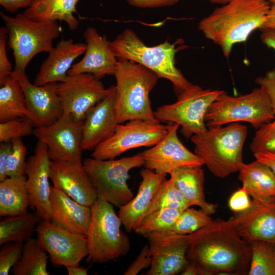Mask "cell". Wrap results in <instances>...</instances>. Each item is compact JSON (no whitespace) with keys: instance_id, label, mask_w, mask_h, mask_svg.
Listing matches in <instances>:
<instances>
[{"instance_id":"cell-1","label":"cell","mask_w":275,"mask_h":275,"mask_svg":"<svg viewBox=\"0 0 275 275\" xmlns=\"http://www.w3.org/2000/svg\"><path fill=\"white\" fill-rule=\"evenodd\" d=\"M187 236V261L197 266L201 275L248 273L251 244L239 234L233 217L212 219Z\"/></svg>"},{"instance_id":"cell-2","label":"cell","mask_w":275,"mask_h":275,"mask_svg":"<svg viewBox=\"0 0 275 275\" xmlns=\"http://www.w3.org/2000/svg\"><path fill=\"white\" fill-rule=\"evenodd\" d=\"M269 4L266 0H232L201 20L198 28L228 58L234 44L245 41L262 27Z\"/></svg>"},{"instance_id":"cell-3","label":"cell","mask_w":275,"mask_h":275,"mask_svg":"<svg viewBox=\"0 0 275 275\" xmlns=\"http://www.w3.org/2000/svg\"><path fill=\"white\" fill-rule=\"evenodd\" d=\"M118 60L114 75L116 81L115 110L118 123L132 120L159 122L151 107L149 95L160 78L141 64L125 59Z\"/></svg>"},{"instance_id":"cell-4","label":"cell","mask_w":275,"mask_h":275,"mask_svg":"<svg viewBox=\"0 0 275 275\" xmlns=\"http://www.w3.org/2000/svg\"><path fill=\"white\" fill-rule=\"evenodd\" d=\"M248 128L239 123L208 128L190 138L194 153L215 177L225 178L238 172Z\"/></svg>"},{"instance_id":"cell-5","label":"cell","mask_w":275,"mask_h":275,"mask_svg":"<svg viewBox=\"0 0 275 275\" xmlns=\"http://www.w3.org/2000/svg\"><path fill=\"white\" fill-rule=\"evenodd\" d=\"M110 46L117 59L141 64L159 78L170 81L178 95L191 84L175 66L178 49L175 43L166 41L156 46H147L132 30L127 29L110 42Z\"/></svg>"},{"instance_id":"cell-6","label":"cell","mask_w":275,"mask_h":275,"mask_svg":"<svg viewBox=\"0 0 275 275\" xmlns=\"http://www.w3.org/2000/svg\"><path fill=\"white\" fill-rule=\"evenodd\" d=\"M0 15L7 30L8 45L14 58L15 67L11 75H25L34 57L53 48V41L60 36L61 28L56 20L36 21L23 13L11 17L1 12Z\"/></svg>"},{"instance_id":"cell-7","label":"cell","mask_w":275,"mask_h":275,"mask_svg":"<svg viewBox=\"0 0 275 275\" xmlns=\"http://www.w3.org/2000/svg\"><path fill=\"white\" fill-rule=\"evenodd\" d=\"M91 217L86 235L87 262L103 263L126 255L130 243L122 231V221L113 205L98 198L91 206Z\"/></svg>"},{"instance_id":"cell-8","label":"cell","mask_w":275,"mask_h":275,"mask_svg":"<svg viewBox=\"0 0 275 275\" xmlns=\"http://www.w3.org/2000/svg\"><path fill=\"white\" fill-rule=\"evenodd\" d=\"M274 118L269 98L260 87L238 96L224 91L209 107L205 122L207 128L245 122L257 129Z\"/></svg>"},{"instance_id":"cell-9","label":"cell","mask_w":275,"mask_h":275,"mask_svg":"<svg viewBox=\"0 0 275 275\" xmlns=\"http://www.w3.org/2000/svg\"><path fill=\"white\" fill-rule=\"evenodd\" d=\"M96 188L98 198L119 207L134 197L127 184L130 171L145 165L141 153L118 159L87 158L82 162Z\"/></svg>"},{"instance_id":"cell-10","label":"cell","mask_w":275,"mask_h":275,"mask_svg":"<svg viewBox=\"0 0 275 275\" xmlns=\"http://www.w3.org/2000/svg\"><path fill=\"white\" fill-rule=\"evenodd\" d=\"M224 90L204 89L191 83L178 95L177 100L160 106L154 111L160 122L176 123L186 139L207 130L205 122L207 111L211 104Z\"/></svg>"},{"instance_id":"cell-11","label":"cell","mask_w":275,"mask_h":275,"mask_svg":"<svg viewBox=\"0 0 275 275\" xmlns=\"http://www.w3.org/2000/svg\"><path fill=\"white\" fill-rule=\"evenodd\" d=\"M167 132V125L159 122L132 120L119 124L114 134L92 151L91 157L100 160L115 159L130 149L154 146Z\"/></svg>"},{"instance_id":"cell-12","label":"cell","mask_w":275,"mask_h":275,"mask_svg":"<svg viewBox=\"0 0 275 275\" xmlns=\"http://www.w3.org/2000/svg\"><path fill=\"white\" fill-rule=\"evenodd\" d=\"M84 121L77 120L63 113L54 122L36 127L33 134L47 147L51 160L82 163V137Z\"/></svg>"},{"instance_id":"cell-13","label":"cell","mask_w":275,"mask_h":275,"mask_svg":"<svg viewBox=\"0 0 275 275\" xmlns=\"http://www.w3.org/2000/svg\"><path fill=\"white\" fill-rule=\"evenodd\" d=\"M37 239L56 267L78 266L89 253L86 236L65 229L50 220L37 225Z\"/></svg>"},{"instance_id":"cell-14","label":"cell","mask_w":275,"mask_h":275,"mask_svg":"<svg viewBox=\"0 0 275 275\" xmlns=\"http://www.w3.org/2000/svg\"><path fill=\"white\" fill-rule=\"evenodd\" d=\"M112 86L105 88L100 79L91 74L68 75L63 82H57L63 113L77 120L84 121L89 112L105 97Z\"/></svg>"},{"instance_id":"cell-15","label":"cell","mask_w":275,"mask_h":275,"mask_svg":"<svg viewBox=\"0 0 275 275\" xmlns=\"http://www.w3.org/2000/svg\"><path fill=\"white\" fill-rule=\"evenodd\" d=\"M168 132L157 144L143 151L146 168L158 174H170L175 170L188 166H203L201 159L190 151L179 140L176 123L167 125Z\"/></svg>"},{"instance_id":"cell-16","label":"cell","mask_w":275,"mask_h":275,"mask_svg":"<svg viewBox=\"0 0 275 275\" xmlns=\"http://www.w3.org/2000/svg\"><path fill=\"white\" fill-rule=\"evenodd\" d=\"M152 257L146 275H175L182 272L187 263V235L162 231L145 236Z\"/></svg>"},{"instance_id":"cell-17","label":"cell","mask_w":275,"mask_h":275,"mask_svg":"<svg viewBox=\"0 0 275 275\" xmlns=\"http://www.w3.org/2000/svg\"><path fill=\"white\" fill-rule=\"evenodd\" d=\"M48 149L38 140L34 154L30 156L25 164L26 184L30 198V208L39 214L42 219L50 220L51 186L49 179L50 163Z\"/></svg>"},{"instance_id":"cell-18","label":"cell","mask_w":275,"mask_h":275,"mask_svg":"<svg viewBox=\"0 0 275 275\" xmlns=\"http://www.w3.org/2000/svg\"><path fill=\"white\" fill-rule=\"evenodd\" d=\"M86 50L82 59L72 65L68 75L89 73L100 79L114 75L118 60L105 36H101L96 29L88 27L83 33Z\"/></svg>"},{"instance_id":"cell-19","label":"cell","mask_w":275,"mask_h":275,"mask_svg":"<svg viewBox=\"0 0 275 275\" xmlns=\"http://www.w3.org/2000/svg\"><path fill=\"white\" fill-rule=\"evenodd\" d=\"M14 77L23 91L27 108L35 126L48 125L62 115L63 110L57 91V82L37 86L31 83L26 74Z\"/></svg>"},{"instance_id":"cell-20","label":"cell","mask_w":275,"mask_h":275,"mask_svg":"<svg viewBox=\"0 0 275 275\" xmlns=\"http://www.w3.org/2000/svg\"><path fill=\"white\" fill-rule=\"evenodd\" d=\"M232 217L239 234L249 243L275 242V197L264 201L252 200L249 208Z\"/></svg>"},{"instance_id":"cell-21","label":"cell","mask_w":275,"mask_h":275,"mask_svg":"<svg viewBox=\"0 0 275 275\" xmlns=\"http://www.w3.org/2000/svg\"><path fill=\"white\" fill-rule=\"evenodd\" d=\"M49 178L64 193L79 203L91 207L98 199L83 163L50 161Z\"/></svg>"},{"instance_id":"cell-22","label":"cell","mask_w":275,"mask_h":275,"mask_svg":"<svg viewBox=\"0 0 275 275\" xmlns=\"http://www.w3.org/2000/svg\"><path fill=\"white\" fill-rule=\"evenodd\" d=\"M88 114L84 121L82 150L93 151L114 133L118 121L116 110V87Z\"/></svg>"},{"instance_id":"cell-23","label":"cell","mask_w":275,"mask_h":275,"mask_svg":"<svg viewBox=\"0 0 275 275\" xmlns=\"http://www.w3.org/2000/svg\"><path fill=\"white\" fill-rule=\"evenodd\" d=\"M50 203L51 222L86 236L91 221V207L76 202L56 184L51 186Z\"/></svg>"},{"instance_id":"cell-24","label":"cell","mask_w":275,"mask_h":275,"mask_svg":"<svg viewBox=\"0 0 275 275\" xmlns=\"http://www.w3.org/2000/svg\"><path fill=\"white\" fill-rule=\"evenodd\" d=\"M86 44L72 39L61 40L42 62L34 84L42 86L65 81L73 61L85 52Z\"/></svg>"},{"instance_id":"cell-25","label":"cell","mask_w":275,"mask_h":275,"mask_svg":"<svg viewBox=\"0 0 275 275\" xmlns=\"http://www.w3.org/2000/svg\"><path fill=\"white\" fill-rule=\"evenodd\" d=\"M140 174L142 181L136 195L119 207L118 216L127 233L134 231L143 221L154 195L167 176L166 174H158L146 168Z\"/></svg>"},{"instance_id":"cell-26","label":"cell","mask_w":275,"mask_h":275,"mask_svg":"<svg viewBox=\"0 0 275 275\" xmlns=\"http://www.w3.org/2000/svg\"><path fill=\"white\" fill-rule=\"evenodd\" d=\"M170 178L191 206L199 207L211 215L215 213L217 205L208 202L204 194V171L202 166L179 168L170 174Z\"/></svg>"},{"instance_id":"cell-27","label":"cell","mask_w":275,"mask_h":275,"mask_svg":"<svg viewBox=\"0 0 275 275\" xmlns=\"http://www.w3.org/2000/svg\"><path fill=\"white\" fill-rule=\"evenodd\" d=\"M238 172L242 187L253 200L264 201L275 197V174L265 163L257 159L243 162Z\"/></svg>"},{"instance_id":"cell-28","label":"cell","mask_w":275,"mask_h":275,"mask_svg":"<svg viewBox=\"0 0 275 275\" xmlns=\"http://www.w3.org/2000/svg\"><path fill=\"white\" fill-rule=\"evenodd\" d=\"M79 0H35L23 13L36 21H64L71 31L76 30L79 24L74 15Z\"/></svg>"},{"instance_id":"cell-29","label":"cell","mask_w":275,"mask_h":275,"mask_svg":"<svg viewBox=\"0 0 275 275\" xmlns=\"http://www.w3.org/2000/svg\"><path fill=\"white\" fill-rule=\"evenodd\" d=\"M30 198L25 175L8 177L0 182V215L7 217L27 212Z\"/></svg>"},{"instance_id":"cell-30","label":"cell","mask_w":275,"mask_h":275,"mask_svg":"<svg viewBox=\"0 0 275 275\" xmlns=\"http://www.w3.org/2000/svg\"><path fill=\"white\" fill-rule=\"evenodd\" d=\"M0 85V122L21 117L31 120L24 94L18 80L10 75Z\"/></svg>"},{"instance_id":"cell-31","label":"cell","mask_w":275,"mask_h":275,"mask_svg":"<svg viewBox=\"0 0 275 275\" xmlns=\"http://www.w3.org/2000/svg\"><path fill=\"white\" fill-rule=\"evenodd\" d=\"M42 219L36 211L5 217L0 222V244L9 242H25L32 238Z\"/></svg>"},{"instance_id":"cell-32","label":"cell","mask_w":275,"mask_h":275,"mask_svg":"<svg viewBox=\"0 0 275 275\" xmlns=\"http://www.w3.org/2000/svg\"><path fill=\"white\" fill-rule=\"evenodd\" d=\"M48 258L38 239L32 237L24 243L21 257L11 272L14 275H49Z\"/></svg>"},{"instance_id":"cell-33","label":"cell","mask_w":275,"mask_h":275,"mask_svg":"<svg viewBox=\"0 0 275 275\" xmlns=\"http://www.w3.org/2000/svg\"><path fill=\"white\" fill-rule=\"evenodd\" d=\"M251 259L249 275H275V242L257 240L250 243Z\"/></svg>"},{"instance_id":"cell-34","label":"cell","mask_w":275,"mask_h":275,"mask_svg":"<svg viewBox=\"0 0 275 275\" xmlns=\"http://www.w3.org/2000/svg\"><path fill=\"white\" fill-rule=\"evenodd\" d=\"M190 207L191 205L172 180L166 179L154 195L146 216L164 208H175L184 210Z\"/></svg>"},{"instance_id":"cell-35","label":"cell","mask_w":275,"mask_h":275,"mask_svg":"<svg viewBox=\"0 0 275 275\" xmlns=\"http://www.w3.org/2000/svg\"><path fill=\"white\" fill-rule=\"evenodd\" d=\"M183 210L164 208L146 215L134 232L144 237L156 232L169 230Z\"/></svg>"},{"instance_id":"cell-36","label":"cell","mask_w":275,"mask_h":275,"mask_svg":"<svg viewBox=\"0 0 275 275\" xmlns=\"http://www.w3.org/2000/svg\"><path fill=\"white\" fill-rule=\"evenodd\" d=\"M210 215L201 209L188 207L181 213L173 227L166 231L180 235L192 234L212 221Z\"/></svg>"},{"instance_id":"cell-37","label":"cell","mask_w":275,"mask_h":275,"mask_svg":"<svg viewBox=\"0 0 275 275\" xmlns=\"http://www.w3.org/2000/svg\"><path fill=\"white\" fill-rule=\"evenodd\" d=\"M33 122L27 117H21L0 122L1 143L11 141L33 133Z\"/></svg>"},{"instance_id":"cell-38","label":"cell","mask_w":275,"mask_h":275,"mask_svg":"<svg viewBox=\"0 0 275 275\" xmlns=\"http://www.w3.org/2000/svg\"><path fill=\"white\" fill-rule=\"evenodd\" d=\"M12 148L6 164L8 177H19L25 175V161L26 148L21 138L11 140Z\"/></svg>"},{"instance_id":"cell-39","label":"cell","mask_w":275,"mask_h":275,"mask_svg":"<svg viewBox=\"0 0 275 275\" xmlns=\"http://www.w3.org/2000/svg\"><path fill=\"white\" fill-rule=\"evenodd\" d=\"M251 151H275V118L257 129L250 145Z\"/></svg>"},{"instance_id":"cell-40","label":"cell","mask_w":275,"mask_h":275,"mask_svg":"<svg viewBox=\"0 0 275 275\" xmlns=\"http://www.w3.org/2000/svg\"><path fill=\"white\" fill-rule=\"evenodd\" d=\"M23 242H9L0 250V274L8 275L21 257Z\"/></svg>"},{"instance_id":"cell-41","label":"cell","mask_w":275,"mask_h":275,"mask_svg":"<svg viewBox=\"0 0 275 275\" xmlns=\"http://www.w3.org/2000/svg\"><path fill=\"white\" fill-rule=\"evenodd\" d=\"M8 34L6 27L0 28V84L9 77L11 71L12 65L9 61L6 50Z\"/></svg>"},{"instance_id":"cell-42","label":"cell","mask_w":275,"mask_h":275,"mask_svg":"<svg viewBox=\"0 0 275 275\" xmlns=\"http://www.w3.org/2000/svg\"><path fill=\"white\" fill-rule=\"evenodd\" d=\"M152 257L148 244L144 246L134 261L131 263L124 275H136L141 270L150 267Z\"/></svg>"},{"instance_id":"cell-43","label":"cell","mask_w":275,"mask_h":275,"mask_svg":"<svg viewBox=\"0 0 275 275\" xmlns=\"http://www.w3.org/2000/svg\"><path fill=\"white\" fill-rule=\"evenodd\" d=\"M246 190L242 187L235 191L228 200L229 208L236 213L243 212L251 206L252 201Z\"/></svg>"},{"instance_id":"cell-44","label":"cell","mask_w":275,"mask_h":275,"mask_svg":"<svg viewBox=\"0 0 275 275\" xmlns=\"http://www.w3.org/2000/svg\"><path fill=\"white\" fill-rule=\"evenodd\" d=\"M255 82L268 95L275 114V67L267 71L264 76L256 78Z\"/></svg>"},{"instance_id":"cell-45","label":"cell","mask_w":275,"mask_h":275,"mask_svg":"<svg viewBox=\"0 0 275 275\" xmlns=\"http://www.w3.org/2000/svg\"><path fill=\"white\" fill-rule=\"evenodd\" d=\"M179 0H127L133 7L142 8H158L171 6L177 3Z\"/></svg>"},{"instance_id":"cell-46","label":"cell","mask_w":275,"mask_h":275,"mask_svg":"<svg viewBox=\"0 0 275 275\" xmlns=\"http://www.w3.org/2000/svg\"><path fill=\"white\" fill-rule=\"evenodd\" d=\"M12 146L11 141L1 143L0 145V181L8 178L6 164Z\"/></svg>"},{"instance_id":"cell-47","label":"cell","mask_w":275,"mask_h":275,"mask_svg":"<svg viewBox=\"0 0 275 275\" xmlns=\"http://www.w3.org/2000/svg\"><path fill=\"white\" fill-rule=\"evenodd\" d=\"M35 0H0V5L4 9L11 13H15L21 8H28Z\"/></svg>"},{"instance_id":"cell-48","label":"cell","mask_w":275,"mask_h":275,"mask_svg":"<svg viewBox=\"0 0 275 275\" xmlns=\"http://www.w3.org/2000/svg\"><path fill=\"white\" fill-rule=\"evenodd\" d=\"M256 159L265 163L275 174V151H266L253 154Z\"/></svg>"},{"instance_id":"cell-49","label":"cell","mask_w":275,"mask_h":275,"mask_svg":"<svg viewBox=\"0 0 275 275\" xmlns=\"http://www.w3.org/2000/svg\"><path fill=\"white\" fill-rule=\"evenodd\" d=\"M260 29V39L262 42L275 51V30L267 28H262Z\"/></svg>"},{"instance_id":"cell-50","label":"cell","mask_w":275,"mask_h":275,"mask_svg":"<svg viewBox=\"0 0 275 275\" xmlns=\"http://www.w3.org/2000/svg\"><path fill=\"white\" fill-rule=\"evenodd\" d=\"M262 28L275 30V5L270 6Z\"/></svg>"},{"instance_id":"cell-51","label":"cell","mask_w":275,"mask_h":275,"mask_svg":"<svg viewBox=\"0 0 275 275\" xmlns=\"http://www.w3.org/2000/svg\"><path fill=\"white\" fill-rule=\"evenodd\" d=\"M180 274L182 275H201L197 266L190 261H187V264Z\"/></svg>"},{"instance_id":"cell-52","label":"cell","mask_w":275,"mask_h":275,"mask_svg":"<svg viewBox=\"0 0 275 275\" xmlns=\"http://www.w3.org/2000/svg\"><path fill=\"white\" fill-rule=\"evenodd\" d=\"M68 275H87L88 268L84 266H70L66 267Z\"/></svg>"},{"instance_id":"cell-53","label":"cell","mask_w":275,"mask_h":275,"mask_svg":"<svg viewBox=\"0 0 275 275\" xmlns=\"http://www.w3.org/2000/svg\"><path fill=\"white\" fill-rule=\"evenodd\" d=\"M206 1H208L212 3L225 5L226 4L228 3L229 2H231L232 0H206Z\"/></svg>"},{"instance_id":"cell-54","label":"cell","mask_w":275,"mask_h":275,"mask_svg":"<svg viewBox=\"0 0 275 275\" xmlns=\"http://www.w3.org/2000/svg\"><path fill=\"white\" fill-rule=\"evenodd\" d=\"M269 3H271L272 5H275V0H266Z\"/></svg>"}]
</instances>
